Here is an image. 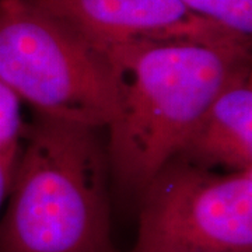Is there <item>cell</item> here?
I'll use <instances>...</instances> for the list:
<instances>
[{
	"label": "cell",
	"instance_id": "6da1fadb",
	"mask_svg": "<svg viewBox=\"0 0 252 252\" xmlns=\"http://www.w3.org/2000/svg\"><path fill=\"white\" fill-rule=\"evenodd\" d=\"M105 54L118 83V109L105 140L111 185L121 198L139 200L217 93L251 63V48L171 41Z\"/></svg>",
	"mask_w": 252,
	"mask_h": 252
},
{
	"label": "cell",
	"instance_id": "7a4b0ae2",
	"mask_svg": "<svg viewBox=\"0 0 252 252\" xmlns=\"http://www.w3.org/2000/svg\"><path fill=\"white\" fill-rule=\"evenodd\" d=\"M99 130L39 114L26 124L0 217V252H114Z\"/></svg>",
	"mask_w": 252,
	"mask_h": 252
},
{
	"label": "cell",
	"instance_id": "3957f363",
	"mask_svg": "<svg viewBox=\"0 0 252 252\" xmlns=\"http://www.w3.org/2000/svg\"><path fill=\"white\" fill-rule=\"evenodd\" d=\"M0 80L39 115L102 129L117 114L107 54L28 0H0Z\"/></svg>",
	"mask_w": 252,
	"mask_h": 252
},
{
	"label": "cell",
	"instance_id": "277c9868",
	"mask_svg": "<svg viewBox=\"0 0 252 252\" xmlns=\"http://www.w3.org/2000/svg\"><path fill=\"white\" fill-rule=\"evenodd\" d=\"M137 202L133 252H252V168L217 174L174 157Z\"/></svg>",
	"mask_w": 252,
	"mask_h": 252
},
{
	"label": "cell",
	"instance_id": "5b68a950",
	"mask_svg": "<svg viewBox=\"0 0 252 252\" xmlns=\"http://www.w3.org/2000/svg\"><path fill=\"white\" fill-rule=\"evenodd\" d=\"M107 52L137 42H200L247 46L251 41L230 34L189 11L180 0H28Z\"/></svg>",
	"mask_w": 252,
	"mask_h": 252
},
{
	"label": "cell",
	"instance_id": "8992f818",
	"mask_svg": "<svg viewBox=\"0 0 252 252\" xmlns=\"http://www.w3.org/2000/svg\"><path fill=\"white\" fill-rule=\"evenodd\" d=\"M175 157L200 168H252V74L244 64L217 93Z\"/></svg>",
	"mask_w": 252,
	"mask_h": 252
},
{
	"label": "cell",
	"instance_id": "52a82bcc",
	"mask_svg": "<svg viewBox=\"0 0 252 252\" xmlns=\"http://www.w3.org/2000/svg\"><path fill=\"white\" fill-rule=\"evenodd\" d=\"M193 14L230 34L251 41L252 0H180Z\"/></svg>",
	"mask_w": 252,
	"mask_h": 252
},
{
	"label": "cell",
	"instance_id": "ba28073f",
	"mask_svg": "<svg viewBox=\"0 0 252 252\" xmlns=\"http://www.w3.org/2000/svg\"><path fill=\"white\" fill-rule=\"evenodd\" d=\"M24 129L21 99L0 80V165L10 175H13L21 152Z\"/></svg>",
	"mask_w": 252,
	"mask_h": 252
},
{
	"label": "cell",
	"instance_id": "9c48e42d",
	"mask_svg": "<svg viewBox=\"0 0 252 252\" xmlns=\"http://www.w3.org/2000/svg\"><path fill=\"white\" fill-rule=\"evenodd\" d=\"M10 181H11V175L0 165V210H1V207H3L4 200L7 199V193H9L10 188Z\"/></svg>",
	"mask_w": 252,
	"mask_h": 252
},
{
	"label": "cell",
	"instance_id": "30bf717a",
	"mask_svg": "<svg viewBox=\"0 0 252 252\" xmlns=\"http://www.w3.org/2000/svg\"><path fill=\"white\" fill-rule=\"evenodd\" d=\"M132 252H133V251H132Z\"/></svg>",
	"mask_w": 252,
	"mask_h": 252
}]
</instances>
